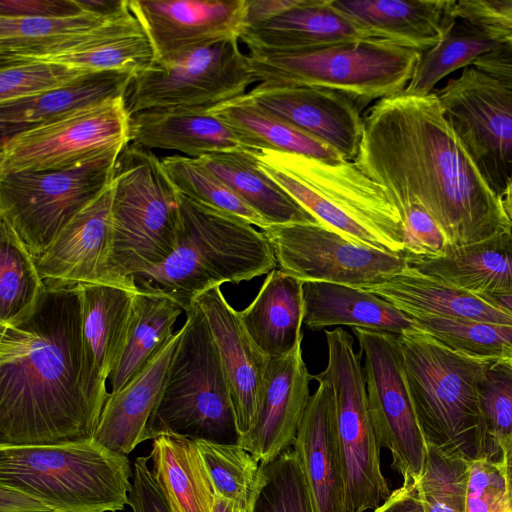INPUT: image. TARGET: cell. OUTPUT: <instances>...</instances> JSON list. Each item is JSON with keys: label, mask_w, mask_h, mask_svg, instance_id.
Here are the masks:
<instances>
[{"label": "cell", "mask_w": 512, "mask_h": 512, "mask_svg": "<svg viewBox=\"0 0 512 512\" xmlns=\"http://www.w3.org/2000/svg\"><path fill=\"white\" fill-rule=\"evenodd\" d=\"M150 459L171 512H213L216 492L193 439L160 435L153 439Z\"/></svg>", "instance_id": "obj_33"}, {"label": "cell", "mask_w": 512, "mask_h": 512, "mask_svg": "<svg viewBox=\"0 0 512 512\" xmlns=\"http://www.w3.org/2000/svg\"><path fill=\"white\" fill-rule=\"evenodd\" d=\"M80 285L83 308L81 384L92 409L100 417L109 397L106 381L117 367L127 343L138 287L112 283Z\"/></svg>", "instance_id": "obj_19"}, {"label": "cell", "mask_w": 512, "mask_h": 512, "mask_svg": "<svg viewBox=\"0 0 512 512\" xmlns=\"http://www.w3.org/2000/svg\"><path fill=\"white\" fill-rule=\"evenodd\" d=\"M500 464L506 481L510 503L512 505V439L501 447Z\"/></svg>", "instance_id": "obj_52"}, {"label": "cell", "mask_w": 512, "mask_h": 512, "mask_svg": "<svg viewBox=\"0 0 512 512\" xmlns=\"http://www.w3.org/2000/svg\"><path fill=\"white\" fill-rule=\"evenodd\" d=\"M180 334V329L173 333L125 386L109 393L94 440L124 455L148 440V424L160 399Z\"/></svg>", "instance_id": "obj_27"}, {"label": "cell", "mask_w": 512, "mask_h": 512, "mask_svg": "<svg viewBox=\"0 0 512 512\" xmlns=\"http://www.w3.org/2000/svg\"><path fill=\"white\" fill-rule=\"evenodd\" d=\"M327 365L312 379L332 389L337 441L343 469L346 512L376 509L391 494L381 470L360 353L342 328L325 330Z\"/></svg>", "instance_id": "obj_10"}, {"label": "cell", "mask_w": 512, "mask_h": 512, "mask_svg": "<svg viewBox=\"0 0 512 512\" xmlns=\"http://www.w3.org/2000/svg\"><path fill=\"white\" fill-rule=\"evenodd\" d=\"M239 97L325 144L344 160L356 159L364 120L351 97L316 86L263 82Z\"/></svg>", "instance_id": "obj_17"}, {"label": "cell", "mask_w": 512, "mask_h": 512, "mask_svg": "<svg viewBox=\"0 0 512 512\" xmlns=\"http://www.w3.org/2000/svg\"><path fill=\"white\" fill-rule=\"evenodd\" d=\"M485 458L499 461L501 447L512 439V366L507 360L493 361L479 385Z\"/></svg>", "instance_id": "obj_43"}, {"label": "cell", "mask_w": 512, "mask_h": 512, "mask_svg": "<svg viewBox=\"0 0 512 512\" xmlns=\"http://www.w3.org/2000/svg\"><path fill=\"white\" fill-rule=\"evenodd\" d=\"M261 231L279 268L303 282L367 289L383 284L407 266L404 257L355 242L323 223L270 224Z\"/></svg>", "instance_id": "obj_16"}, {"label": "cell", "mask_w": 512, "mask_h": 512, "mask_svg": "<svg viewBox=\"0 0 512 512\" xmlns=\"http://www.w3.org/2000/svg\"><path fill=\"white\" fill-rule=\"evenodd\" d=\"M44 281L35 306L0 325L1 446L89 440L99 423L81 384V285Z\"/></svg>", "instance_id": "obj_2"}, {"label": "cell", "mask_w": 512, "mask_h": 512, "mask_svg": "<svg viewBox=\"0 0 512 512\" xmlns=\"http://www.w3.org/2000/svg\"><path fill=\"white\" fill-rule=\"evenodd\" d=\"M217 495L246 509L260 462L239 444L193 439Z\"/></svg>", "instance_id": "obj_44"}, {"label": "cell", "mask_w": 512, "mask_h": 512, "mask_svg": "<svg viewBox=\"0 0 512 512\" xmlns=\"http://www.w3.org/2000/svg\"><path fill=\"white\" fill-rule=\"evenodd\" d=\"M248 151L266 175L321 223L355 242L404 257L399 210L354 161L327 162L268 148Z\"/></svg>", "instance_id": "obj_4"}, {"label": "cell", "mask_w": 512, "mask_h": 512, "mask_svg": "<svg viewBox=\"0 0 512 512\" xmlns=\"http://www.w3.org/2000/svg\"><path fill=\"white\" fill-rule=\"evenodd\" d=\"M135 74L129 70L91 71L34 98L0 104L2 140L26 128L124 97Z\"/></svg>", "instance_id": "obj_30"}, {"label": "cell", "mask_w": 512, "mask_h": 512, "mask_svg": "<svg viewBox=\"0 0 512 512\" xmlns=\"http://www.w3.org/2000/svg\"><path fill=\"white\" fill-rule=\"evenodd\" d=\"M413 320L419 329L462 354L487 361L512 359V325L441 317Z\"/></svg>", "instance_id": "obj_40"}, {"label": "cell", "mask_w": 512, "mask_h": 512, "mask_svg": "<svg viewBox=\"0 0 512 512\" xmlns=\"http://www.w3.org/2000/svg\"><path fill=\"white\" fill-rule=\"evenodd\" d=\"M426 445L424 469L416 482L425 512H465L471 461Z\"/></svg>", "instance_id": "obj_42"}, {"label": "cell", "mask_w": 512, "mask_h": 512, "mask_svg": "<svg viewBox=\"0 0 512 512\" xmlns=\"http://www.w3.org/2000/svg\"><path fill=\"white\" fill-rule=\"evenodd\" d=\"M110 280L137 287L133 277L164 263L182 229L180 193L151 150L128 144L111 182Z\"/></svg>", "instance_id": "obj_6"}, {"label": "cell", "mask_w": 512, "mask_h": 512, "mask_svg": "<svg viewBox=\"0 0 512 512\" xmlns=\"http://www.w3.org/2000/svg\"><path fill=\"white\" fill-rule=\"evenodd\" d=\"M246 512H315L300 461L294 449L260 463Z\"/></svg>", "instance_id": "obj_39"}, {"label": "cell", "mask_w": 512, "mask_h": 512, "mask_svg": "<svg viewBox=\"0 0 512 512\" xmlns=\"http://www.w3.org/2000/svg\"><path fill=\"white\" fill-rule=\"evenodd\" d=\"M88 72L91 71L53 62L0 61V104L45 94Z\"/></svg>", "instance_id": "obj_45"}, {"label": "cell", "mask_w": 512, "mask_h": 512, "mask_svg": "<svg viewBox=\"0 0 512 512\" xmlns=\"http://www.w3.org/2000/svg\"><path fill=\"white\" fill-rule=\"evenodd\" d=\"M44 289L35 259L11 226L0 219V325L29 312Z\"/></svg>", "instance_id": "obj_38"}, {"label": "cell", "mask_w": 512, "mask_h": 512, "mask_svg": "<svg viewBox=\"0 0 512 512\" xmlns=\"http://www.w3.org/2000/svg\"><path fill=\"white\" fill-rule=\"evenodd\" d=\"M507 361H508V363L512 366V359L507 360Z\"/></svg>", "instance_id": "obj_56"}, {"label": "cell", "mask_w": 512, "mask_h": 512, "mask_svg": "<svg viewBox=\"0 0 512 512\" xmlns=\"http://www.w3.org/2000/svg\"><path fill=\"white\" fill-rule=\"evenodd\" d=\"M365 290L391 302L412 319L441 317L512 325V315L491 301L408 264L388 281Z\"/></svg>", "instance_id": "obj_28"}, {"label": "cell", "mask_w": 512, "mask_h": 512, "mask_svg": "<svg viewBox=\"0 0 512 512\" xmlns=\"http://www.w3.org/2000/svg\"><path fill=\"white\" fill-rule=\"evenodd\" d=\"M213 512H246L235 501L216 494Z\"/></svg>", "instance_id": "obj_53"}, {"label": "cell", "mask_w": 512, "mask_h": 512, "mask_svg": "<svg viewBox=\"0 0 512 512\" xmlns=\"http://www.w3.org/2000/svg\"><path fill=\"white\" fill-rule=\"evenodd\" d=\"M364 358L369 413L380 448L390 451L403 481L422 475L427 445L413 409L397 334L352 328Z\"/></svg>", "instance_id": "obj_14"}, {"label": "cell", "mask_w": 512, "mask_h": 512, "mask_svg": "<svg viewBox=\"0 0 512 512\" xmlns=\"http://www.w3.org/2000/svg\"><path fill=\"white\" fill-rule=\"evenodd\" d=\"M130 143L146 149L181 152L189 158L256 150L253 143L202 107H169L131 116Z\"/></svg>", "instance_id": "obj_24"}, {"label": "cell", "mask_w": 512, "mask_h": 512, "mask_svg": "<svg viewBox=\"0 0 512 512\" xmlns=\"http://www.w3.org/2000/svg\"><path fill=\"white\" fill-rule=\"evenodd\" d=\"M78 0H1L0 17L49 18L84 13Z\"/></svg>", "instance_id": "obj_48"}, {"label": "cell", "mask_w": 512, "mask_h": 512, "mask_svg": "<svg viewBox=\"0 0 512 512\" xmlns=\"http://www.w3.org/2000/svg\"><path fill=\"white\" fill-rule=\"evenodd\" d=\"M257 82L316 86L341 92L362 109L402 93L420 51L379 40H359L298 52L249 51Z\"/></svg>", "instance_id": "obj_9"}, {"label": "cell", "mask_w": 512, "mask_h": 512, "mask_svg": "<svg viewBox=\"0 0 512 512\" xmlns=\"http://www.w3.org/2000/svg\"><path fill=\"white\" fill-rule=\"evenodd\" d=\"M0 512H51V510L25 492L0 485Z\"/></svg>", "instance_id": "obj_50"}, {"label": "cell", "mask_w": 512, "mask_h": 512, "mask_svg": "<svg viewBox=\"0 0 512 512\" xmlns=\"http://www.w3.org/2000/svg\"><path fill=\"white\" fill-rule=\"evenodd\" d=\"M354 162L390 200L411 198L432 216L451 247L512 230V221L447 121L433 92L376 101L363 117Z\"/></svg>", "instance_id": "obj_1"}, {"label": "cell", "mask_w": 512, "mask_h": 512, "mask_svg": "<svg viewBox=\"0 0 512 512\" xmlns=\"http://www.w3.org/2000/svg\"><path fill=\"white\" fill-rule=\"evenodd\" d=\"M129 9L153 48V62H162L239 38L246 0H129Z\"/></svg>", "instance_id": "obj_18"}, {"label": "cell", "mask_w": 512, "mask_h": 512, "mask_svg": "<svg viewBox=\"0 0 512 512\" xmlns=\"http://www.w3.org/2000/svg\"><path fill=\"white\" fill-rule=\"evenodd\" d=\"M465 512H512L500 461L471 462Z\"/></svg>", "instance_id": "obj_46"}, {"label": "cell", "mask_w": 512, "mask_h": 512, "mask_svg": "<svg viewBox=\"0 0 512 512\" xmlns=\"http://www.w3.org/2000/svg\"><path fill=\"white\" fill-rule=\"evenodd\" d=\"M130 461L94 439L1 446L0 485L25 492L51 512H116L129 505Z\"/></svg>", "instance_id": "obj_7"}, {"label": "cell", "mask_w": 512, "mask_h": 512, "mask_svg": "<svg viewBox=\"0 0 512 512\" xmlns=\"http://www.w3.org/2000/svg\"><path fill=\"white\" fill-rule=\"evenodd\" d=\"M131 115L117 97L1 140L0 177L82 165L130 144Z\"/></svg>", "instance_id": "obj_13"}, {"label": "cell", "mask_w": 512, "mask_h": 512, "mask_svg": "<svg viewBox=\"0 0 512 512\" xmlns=\"http://www.w3.org/2000/svg\"><path fill=\"white\" fill-rule=\"evenodd\" d=\"M303 324L314 331L349 326L401 334L416 328L412 318L391 302L361 288L304 281Z\"/></svg>", "instance_id": "obj_29"}, {"label": "cell", "mask_w": 512, "mask_h": 512, "mask_svg": "<svg viewBox=\"0 0 512 512\" xmlns=\"http://www.w3.org/2000/svg\"><path fill=\"white\" fill-rule=\"evenodd\" d=\"M110 186L81 210L35 259L43 280L69 284L113 283Z\"/></svg>", "instance_id": "obj_21"}, {"label": "cell", "mask_w": 512, "mask_h": 512, "mask_svg": "<svg viewBox=\"0 0 512 512\" xmlns=\"http://www.w3.org/2000/svg\"><path fill=\"white\" fill-rule=\"evenodd\" d=\"M195 303L207 319L221 358L240 439L253 424L269 358L255 345L239 311L228 303L220 286L203 292L196 298Z\"/></svg>", "instance_id": "obj_22"}, {"label": "cell", "mask_w": 512, "mask_h": 512, "mask_svg": "<svg viewBox=\"0 0 512 512\" xmlns=\"http://www.w3.org/2000/svg\"><path fill=\"white\" fill-rule=\"evenodd\" d=\"M269 224L321 223L257 165L248 150L197 158Z\"/></svg>", "instance_id": "obj_34"}, {"label": "cell", "mask_w": 512, "mask_h": 512, "mask_svg": "<svg viewBox=\"0 0 512 512\" xmlns=\"http://www.w3.org/2000/svg\"><path fill=\"white\" fill-rule=\"evenodd\" d=\"M501 197L505 211L509 216L510 220L512 221V173L507 180L505 189L502 192Z\"/></svg>", "instance_id": "obj_55"}, {"label": "cell", "mask_w": 512, "mask_h": 512, "mask_svg": "<svg viewBox=\"0 0 512 512\" xmlns=\"http://www.w3.org/2000/svg\"><path fill=\"white\" fill-rule=\"evenodd\" d=\"M301 344L283 356L269 358L253 424L238 441L260 463L274 460L293 446L311 398L312 375L303 360Z\"/></svg>", "instance_id": "obj_20"}, {"label": "cell", "mask_w": 512, "mask_h": 512, "mask_svg": "<svg viewBox=\"0 0 512 512\" xmlns=\"http://www.w3.org/2000/svg\"><path fill=\"white\" fill-rule=\"evenodd\" d=\"M418 271L478 296L512 290V230L438 256L406 260Z\"/></svg>", "instance_id": "obj_31"}, {"label": "cell", "mask_w": 512, "mask_h": 512, "mask_svg": "<svg viewBox=\"0 0 512 512\" xmlns=\"http://www.w3.org/2000/svg\"><path fill=\"white\" fill-rule=\"evenodd\" d=\"M296 3L297 0H246L244 27L266 21Z\"/></svg>", "instance_id": "obj_51"}, {"label": "cell", "mask_w": 512, "mask_h": 512, "mask_svg": "<svg viewBox=\"0 0 512 512\" xmlns=\"http://www.w3.org/2000/svg\"><path fill=\"white\" fill-rule=\"evenodd\" d=\"M371 39L377 38L336 10L331 0H297L280 14L244 27L239 36L248 51L262 52H298Z\"/></svg>", "instance_id": "obj_26"}, {"label": "cell", "mask_w": 512, "mask_h": 512, "mask_svg": "<svg viewBox=\"0 0 512 512\" xmlns=\"http://www.w3.org/2000/svg\"><path fill=\"white\" fill-rule=\"evenodd\" d=\"M512 315V290L488 296H481Z\"/></svg>", "instance_id": "obj_54"}, {"label": "cell", "mask_w": 512, "mask_h": 512, "mask_svg": "<svg viewBox=\"0 0 512 512\" xmlns=\"http://www.w3.org/2000/svg\"><path fill=\"white\" fill-rule=\"evenodd\" d=\"M455 0H331L332 6L377 39L420 52L454 26Z\"/></svg>", "instance_id": "obj_25"}, {"label": "cell", "mask_w": 512, "mask_h": 512, "mask_svg": "<svg viewBox=\"0 0 512 512\" xmlns=\"http://www.w3.org/2000/svg\"><path fill=\"white\" fill-rule=\"evenodd\" d=\"M122 150L58 171H25L0 177V219L8 223L34 259L63 228L112 182Z\"/></svg>", "instance_id": "obj_11"}, {"label": "cell", "mask_w": 512, "mask_h": 512, "mask_svg": "<svg viewBox=\"0 0 512 512\" xmlns=\"http://www.w3.org/2000/svg\"><path fill=\"white\" fill-rule=\"evenodd\" d=\"M434 93L466 153L501 195L512 173V89L471 65Z\"/></svg>", "instance_id": "obj_15"}, {"label": "cell", "mask_w": 512, "mask_h": 512, "mask_svg": "<svg viewBox=\"0 0 512 512\" xmlns=\"http://www.w3.org/2000/svg\"><path fill=\"white\" fill-rule=\"evenodd\" d=\"M149 460L150 456H141L134 462L129 506L133 512H171L148 466Z\"/></svg>", "instance_id": "obj_47"}, {"label": "cell", "mask_w": 512, "mask_h": 512, "mask_svg": "<svg viewBox=\"0 0 512 512\" xmlns=\"http://www.w3.org/2000/svg\"><path fill=\"white\" fill-rule=\"evenodd\" d=\"M372 512H425L415 482L403 481L388 498Z\"/></svg>", "instance_id": "obj_49"}, {"label": "cell", "mask_w": 512, "mask_h": 512, "mask_svg": "<svg viewBox=\"0 0 512 512\" xmlns=\"http://www.w3.org/2000/svg\"><path fill=\"white\" fill-rule=\"evenodd\" d=\"M302 284L275 268L251 303L239 311L249 336L268 358L283 356L302 341Z\"/></svg>", "instance_id": "obj_32"}, {"label": "cell", "mask_w": 512, "mask_h": 512, "mask_svg": "<svg viewBox=\"0 0 512 512\" xmlns=\"http://www.w3.org/2000/svg\"><path fill=\"white\" fill-rule=\"evenodd\" d=\"M500 47V43L477 27L457 19L435 46L421 52L413 76L403 93L429 95L447 75L473 65L478 58Z\"/></svg>", "instance_id": "obj_37"}, {"label": "cell", "mask_w": 512, "mask_h": 512, "mask_svg": "<svg viewBox=\"0 0 512 512\" xmlns=\"http://www.w3.org/2000/svg\"><path fill=\"white\" fill-rule=\"evenodd\" d=\"M183 309L171 298L137 288L127 343L110 376L111 393L118 392L144 366L152 354L172 334Z\"/></svg>", "instance_id": "obj_35"}, {"label": "cell", "mask_w": 512, "mask_h": 512, "mask_svg": "<svg viewBox=\"0 0 512 512\" xmlns=\"http://www.w3.org/2000/svg\"><path fill=\"white\" fill-rule=\"evenodd\" d=\"M180 203L175 250L164 263L135 275L137 287L165 295L187 311L210 288L250 281L278 266L270 242L249 222L181 193Z\"/></svg>", "instance_id": "obj_3"}, {"label": "cell", "mask_w": 512, "mask_h": 512, "mask_svg": "<svg viewBox=\"0 0 512 512\" xmlns=\"http://www.w3.org/2000/svg\"><path fill=\"white\" fill-rule=\"evenodd\" d=\"M204 109L245 136L256 149L268 148L334 163L346 161L330 147L240 97Z\"/></svg>", "instance_id": "obj_36"}, {"label": "cell", "mask_w": 512, "mask_h": 512, "mask_svg": "<svg viewBox=\"0 0 512 512\" xmlns=\"http://www.w3.org/2000/svg\"><path fill=\"white\" fill-rule=\"evenodd\" d=\"M176 189L185 197L237 216L260 229L270 225L198 159L174 154L161 159Z\"/></svg>", "instance_id": "obj_41"}, {"label": "cell", "mask_w": 512, "mask_h": 512, "mask_svg": "<svg viewBox=\"0 0 512 512\" xmlns=\"http://www.w3.org/2000/svg\"><path fill=\"white\" fill-rule=\"evenodd\" d=\"M413 409L426 444L485 458L478 385L493 361L457 352L418 327L398 335Z\"/></svg>", "instance_id": "obj_5"}, {"label": "cell", "mask_w": 512, "mask_h": 512, "mask_svg": "<svg viewBox=\"0 0 512 512\" xmlns=\"http://www.w3.org/2000/svg\"><path fill=\"white\" fill-rule=\"evenodd\" d=\"M293 449L303 469L315 512H346L345 485L330 385L317 381Z\"/></svg>", "instance_id": "obj_23"}, {"label": "cell", "mask_w": 512, "mask_h": 512, "mask_svg": "<svg viewBox=\"0 0 512 512\" xmlns=\"http://www.w3.org/2000/svg\"><path fill=\"white\" fill-rule=\"evenodd\" d=\"M255 82L233 37L153 62L134 75L124 99L131 116L155 108H209L244 95Z\"/></svg>", "instance_id": "obj_12"}, {"label": "cell", "mask_w": 512, "mask_h": 512, "mask_svg": "<svg viewBox=\"0 0 512 512\" xmlns=\"http://www.w3.org/2000/svg\"><path fill=\"white\" fill-rule=\"evenodd\" d=\"M167 369L148 440L167 434L238 444L230 388L207 319L194 302Z\"/></svg>", "instance_id": "obj_8"}]
</instances>
